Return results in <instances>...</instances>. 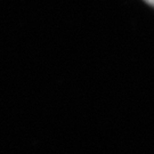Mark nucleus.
I'll return each instance as SVG.
<instances>
[{"label": "nucleus", "instance_id": "obj_1", "mask_svg": "<svg viewBox=\"0 0 154 154\" xmlns=\"http://www.w3.org/2000/svg\"><path fill=\"white\" fill-rule=\"evenodd\" d=\"M145 1H146L149 5L153 6V7H154V0H145Z\"/></svg>", "mask_w": 154, "mask_h": 154}]
</instances>
